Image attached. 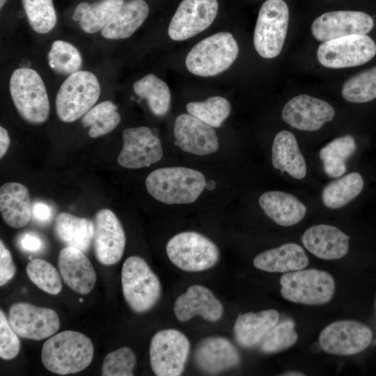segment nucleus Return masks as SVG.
<instances>
[{"mask_svg":"<svg viewBox=\"0 0 376 376\" xmlns=\"http://www.w3.org/2000/svg\"><path fill=\"white\" fill-rule=\"evenodd\" d=\"M16 272L10 252L0 240V285L3 286L10 281Z\"/></svg>","mask_w":376,"mask_h":376,"instance_id":"obj_44","label":"nucleus"},{"mask_svg":"<svg viewBox=\"0 0 376 376\" xmlns=\"http://www.w3.org/2000/svg\"><path fill=\"white\" fill-rule=\"evenodd\" d=\"M297 339L295 322L285 320L269 331L262 340L260 348L265 353H276L292 347Z\"/></svg>","mask_w":376,"mask_h":376,"instance_id":"obj_41","label":"nucleus"},{"mask_svg":"<svg viewBox=\"0 0 376 376\" xmlns=\"http://www.w3.org/2000/svg\"><path fill=\"white\" fill-rule=\"evenodd\" d=\"M82 301H83V299H79V301H80V302H81Z\"/></svg>","mask_w":376,"mask_h":376,"instance_id":"obj_51","label":"nucleus"},{"mask_svg":"<svg viewBox=\"0 0 376 376\" xmlns=\"http://www.w3.org/2000/svg\"><path fill=\"white\" fill-rule=\"evenodd\" d=\"M29 279L42 291L58 295L62 289V283L57 269L49 262L35 258L29 262L26 267Z\"/></svg>","mask_w":376,"mask_h":376,"instance_id":"obj_40","label":"nucleus"},{"mask_svg":"<svg viewBox=\"0 0 376 376\" xmlns=\"http://www.w3.org/2000/svg\"><path fill=\"white\" fill-rule=\"evenodd\" d=\"M363 187L362 176L356 172L349 173L324 187L322 192V202L331 209L342 207L357 197Z\"/></svg>","mask_w":376,"mask_h":376,"instance_id":"obj_34","label":"nucleus"},{"mask_svg":"<svg viewBox=\"0 0 376 376\" xmlns=\"http://www.w3.org/2000/svg\"><path fill=\"white\" fill-rule=\"evenodd\" d=\"M214 186H215L214 182L210 181V182H206L205 188L208 189H212L214 187Z\"/></svg>","mask_w":376,"mask_h":376,"instance_id":"obj_49","label":"nucleus"},{"mask_svg":"<svg viewBox=\"0 0 376 376\" xmlns=\"http://www.w3.org/2000/svg\"><path fill=\"white\" fill-rule=\"evenodd\" d=\"M375 54L376 45L366 35H351L323 42L317 51L318 61L329 68L358 66Z\"/></svg>","mask_w":376,"mask_h":376,"instance_id":"obj_11","label":"nucleus"},{"mask_svg":"<svg viewBox=\"0 0 376 376\" xmlns=\"http://www.w3.org/2000/svg\"><path fill=\"white\" fill-rule=\"evenodd\" d=\"M58 267L64 283L77 293H89L96 283V273L90 260L81 250L71 246L62 249Z\"/></svg>","mask_w":376,"mask_h":376,"instance_id":"obj_22","label":"nucleus"},{"mask_svg":"<svg viewBox=\"0 0 376 376\" xmlns=\"http://www.w3.org/2000/svg\"><path fill=\"white\" fill-rule=\"evenodd\" d=\"M0 212L3 221L10 227L25 226L32 215L27 187L17 182L3 184L0 189Z\"/></svg>","mask_w":376,"mask_h":376,"instance_id":"obj_24","label":"nucleus"},{"mask_svg":"<svg viewBox=\"0 0 376 376\" xmlns=\"http://www.w3.org/2000/svg\"><path fill=\"white\" fill-rule=\"evenodd\" d=\"M374 26L367 13L353 10H337L322 14L312 23L315 39L326 42L351 35H366Z\"/></svg>","mask_w":376,"mask_h":376,"instance_id":"obj_17","label":"nucleus"},{"mask_svg":"<svg viewBox=\"0 0 376 376\" xmlns=\"http://www.w3.org/2000/svg\"><path fill=\"white\" fill-rule=\"evenodd\" d=\"M20 350L18 335L10 326L2 310L0 311V357L10 360L17 357Z\"/></svg>","mask_w":376,"mask_h":376,"instance_id":"obj_43","label":"nucleus"},{"mask_svg":"<svg viewBox=\"0 0 376 376\" xmlns=\"http://www.w3.org/2000/svg\"><path fill=\"white\" fill-rule=\"evenodd\" d=\"M123 3L124 0H100L93 3L82 2L76 6L72 19L79 22L84 31L94 33L104 28Z\"/></svg>","mask_w":376,"mask_h":376,"instance_id":"obj_31","label":"nucleus"},{"mask_svg":"<svg viewBox=\"0 0 376 376\" xmlns=\"http://www.w3.org/2000/svg\"><path fill=\"white\" fill-rule=\"evenodd\" d=\"M8 320L19 336L35 340L53 336L60 327L59 318L55 311L26 302L11 305Z\"/></svg>","mask_w":376,"mask_h":376,"instance_id":"obj_13","label":"nucleus"},{"mask_svg":"<svg viewBox=\"0 0 376 376\" xmlns=\"http://www.w3.org/2000/svg\"><path fill=\"white\" fill-rule=\"evenodd\" d=\"M238 53V45L232 34L219 32L198 42L188 53L185 64L195 75L212 77L229 68Z\"/></svg>","mask_w":376,"mask_h":376,"instance_id":"obj_5","label":"nucleus"},{"mask_svg":"<svg viewBox=\"0 0 376 376\" xmlns=\"http://www.w3.org/2000/svg\"><path fill=\"white\" fill-rule=\"evenodd\" d=\"M148 13V6L144 0L124 1L101 30V34L111 40L127 38L142 25Z\"/></svg>","mask_w":376,"mask_h":376,"instance_id":"obj_26","label":"nucleus"},{"mask_svg":"<svg viewBox=\"0 0 376 376\" xmlns=\"http://www.w3.org/2000/svg\"><path fill=\"white\" fill-rule=\"evenodd\" d=\"M166 254L178 268L189 272L208 269L219 259L217 245L201 233L186 231L176 234L167 242Z\"/></svg>","mask_w":376,"mask_h":376,"instance_id":"obj_8","label":"nucleus"},{"mask_svg":"<svg viewBox=\"0 0 376 376\" xmlns=\"http://www.w3.org/2000/svg\"><path fill=\"white\" fill-rule=\"evenodd\" d=\"M190 350L187 337L173 329H163L151 338L149 355L153 373L157 376H178L185 367Z\"/></svg>","mask_w":376,"mask_h":376,"instance_id":"obj_10","label":"nucleus"},{"mask_svg":"<svg viewBox=\"0 0 376 376\" xmlns=\"http://www.w3.org/2000/svg\"><path fill=\"white\" fill-rule=\"evenodd\" d=\"M9 89L14 105L24 120L41 124L47 120L49 98L44 82L36 70L16 69L10 77Z\"/></svg>","mask_w":376,"mask_h":376,"instance_id":"obj_3","label":"nucleus"},{"mask_svg":"<svg viewBox=\"0 0 376 376\" xmlns=\"http://www.w3.org/2000/svg\"><path fill=\"white\" fill-rule=\"evenodd\" d=\"M289 22V9L283 0H267L260 8L253 35L256 52L262 57H276L283 48Z\"/></svg>","mask_w":376,"mask_h":376,"instance_id":"obj_9","label":"nucleus"},{"mask_svg":"<svg viewBox=\"0 0 376 376\" xmlns=\"http://www.w3.org/2000/svg\"><path fill=\"white\" fill-rule=\"evenodd\" d=\"M202 173L186 167H164L151 172L146 180L148 193L165 204H186L196 201L205 189Z\"/></svg>","mask_w":376,"mask_h":376,"instance_id":"obj_2","label":"nucleus"},{"mask_svg":"<svg viewBox=\"0 0 376 376\" xmlns=\"http://www.w3.org/2000/svg\"><path fill=\"white\" fill-rule=\"evenodd\" d=\"M342 95L353 103L367 102L376 98V66L348 79L342 88Z\"/></svg>","mask_w":376,"mask_h":376,"instance_id":"obj_36","label":"nucleus"},{"mask_svg":"<svg viewBox=\"0 0 376 376\" xmlns=\"http://www.w3.org/2000/svg\"><path fill=\"white\" fill-rule=\"evenodd\" d=\"M121 284L126 303L136 313L150 311L161 296L158 277L146 260L137 256H130L124 262Z\"/></svg>","mask_w":376,"mask_h":376,"instance_id":"obj_4","label":"nucleus"},{"mask_svg":"<svg viewBox=\"0 0 376 376\" xmlns=\"http://www.w3.org/2000/svg\"><path fill=\"white\" fill-rule=\"evenodd\" d=\"M93 353V345L88 336L66 330L53 335L44 343L41 361L49 371L64 375L86 368L92 361Z\"/></svg>","mask_w":376,"mask_h":376,"instance_id":"obj_1","label":"nucleus"},{"mask_svg":"<svg viewBox=\"0 0 376 376\" xmlns=\"http://www.w3.org/2000/svg\"><path fill=\"white\" fill-rule=\"evenodd\" d=\"M54 232L57 239L66 246L75 247L86 253L93 243L94 224L88 218L61 212L55 219Z\"/></svg>","mask_w":376,"mask_h":376,"instance_id":"obj_30","label":"nucleus"},{"mask_svg":"<svg viewBox=\"0 0 376 376\" xmlns=\"http://www.w3.org/2000/svg\"><path fill=\"white\" fill-rule=\"evenodd\" d=\"M93 221V246L96 259L104 265L117 263L123 255L126 242L120 221L111 210L104 208L95 213Z\"/></svg>","mask_w":376,"mask_h":376,"instance_id":"obj_15","label":"nucleus"},{"mask_svg":"<svg viewBox=\"0 0 376 376\" xmlns=\"http://www.w3.org/2000/svg\"><path fill=\"white\" fill-rule=\"evenodd\" d=\"M50 68L57 74L70 75L79 71L82 58L79 51L72 44L56 40L47 55Z\"/></svg>","mask_w":376,"mask_h":376,"instance_id":"obj_38","label":"nucleus"},{"mask_svg":"<svg viewBox=\"0 0 376 376\" xmlns=\"http://www.w3.org/2000/svg\"><path fill=\"white\" fill-rule=\"evenodd\" d=\"M279 319V313L275 309L239 314L233 327L236 341L244 347L256 345L278 323Z\"/></svg>","mask_w":376,"mask_h":376,"instance_id":"obj_28","label":"nucleus"},{"mask_svg":"<svg viewBox=\"0 0 376 376\" xmlns=\"http://www.w3.org/2000/svg\"><path fill=\"white\" fill-rule=\"evenodd\" d=\"M258 202L265 214L282 226L297 224L306 212V206L297 197L283 191H267L260 196Z\"/></svg>","mask_w":376,"mask_h":376,"instance_id":"obj_27","label":"nucleus"},{"mask_svg":"<svg viewBox=\"0 0 376 376\" xmlns=\"http://www.w3.org/2000/svg\"><path fill=\"white\" fill-rule=\"evenodd\" d=\"M100 95V86L93 73L79 70L69 75L56 94L57 116L65 123L77 120L93 107Z\"/></svg>","mask_w":376,"mask_h":376,"instance_id":"obj_6","label":"nucleus"},{"mask_svg":"<svg viewBox=\"0 0 376 376\" xmlns=\"http://www.w3.org/2000/svg\"><path fill=\"white\" fill-rule=\"evenodd\" d=\"M30 26L34 31L45 34L51 31L57 21L52 0H21Z\"/></svg>","mask_w":376,"mask_h":376,"instance_id":"obj_39","label":"nucleus"},{"mask_svg":"<svg viewBox=\"0 0 376 376\" xmlns=\"http://www.w3.org/2000/svg\"><path fill=\"white\" fill-rule=\"evenodd\" d=\"M356 150L353 136L346 135L335 139L319 152L325 173L331 178L342 176L346 171L345 161Z\"/></svg>","mask_w":376,"mask_h":376,"instance_id":"obj_33","label":"nucleus"},{"mask_svg":"<svg viewBox=\"0 0 376 376\" xmlns=\"http://www.w3.org/2000/svg\"><path fill=\"white\" fill-rule=\"evenodd\" d=\"M18 244L21 249L26 252L36 253L42 250L43 241L36 233H24L20 235Z\"/></svg>","mask_w":376,"mask_h":376,"instance_id":"obj_45","label":"nucleus"},{"mask_svg":"<svg viewBox=\"0 0 376 376\" xmlns=\"http://www.w3.org/2000/svg\"><path fill=\"white\" fill-rule=\"evenodd\" d=\"M175 144L182 150L197 155L217 152L219 141L213 127L191 114L178 116L174 124Z\"/></svg>","mask_w":376,"mask_h":376,"instance_id":"obj_19","label":"nucleus"},{"mask_svg":"<svg viewBox=\"0 0 376 376\" xmlns=\"http://www.w3.org/2000/svg\"><path fill=\"white\" fill-rule=\"evenodd\" d=\"M188 113L212 127H219L228 117L231 107L224 97L214 96L203 102H191L187 104Z\"/></svg>","mask_w":376,"mask_h":376,"instance_id":"obj_37","label":"nucleus"},{"mask_svg":"<svg viewBox=\"0 0 376 376\" xmlns=\"http://www.w3.org/2000/svg\"><path fill=\"white\" fill-rule=\"evenodd\" d=\"M173 311L180 322L198 315L208 322H214L222 317L224 308L209 288L201 285H192L176 299Z\"/></svg>","mask_w":376,"mask_h":376,"instance_id":"obj_20","label":"nucleus"},{"mask_svg":"<svg viewBox=\"0 0 376 376\" xmlns=\"http://www.w3.org/2000/svg\"><path fill=\"white\" fill-rule=\"evenodd\" d=\"M281 375L283 376H304L305 375L303 373L296 370H290L288 372H285Z\"/></svg>","mask_w":376,"mask_h":376,"instance_id":"obj_48","label":"nucleus"},{"mask_svg":"<svg viewBox=\"0 0 376 376\" xmlns=\"http://www.w3.org/2000/svg\"><path fill=\"white\" fill-rule=\"evenodd\" d=\"M218 8L217 0H182L170 22L169 37L180 41L195 36L212 24Z\"/></svg>","mask_w":376,"mask_h":376,"instance_id":"obj_14","label":"nucleus"},{"mask_svg":"<svg viewBox=\"0 0 376 376\" xmlns=\"http://www.w3.org/2000/svg\"><path fill=\"white\" fill-rule=\"evenodd\" d=\"M136 362L135 354L130 348L127 347H120L106 355L102 366V375H133Z\"/></svg>","mask_w":376,"mask_h":376,"instance_id":"obj_42","label":"nucleus"},{"mask_svg":"<svg viewBox=\"0 0 376 376\" xmlns=\"http://www.w3.org/2000/svg\"><path fill=\"white\" fill-rule=\"evenodd\" d=\"M272 162L274 169L287 172L295 179H302L306 174V164L295 136L282 130L276 134L272 147Z\"/></svg>","mask_w":376,"mask_h":376,"instance_id":"obj_29","label":"nucleus"},{"mask_svg":"<svg viewBox=\"0 0 376 376\" xmlns=\"http://www.w3.org/2000/svg\"><path fill=\"white\" fill-rule=\"evenodd\" d=\"M280 283L283 298L308 306L329 302L335 292L333 276L329 272L318 269L286 272L281 276Z\"/></svg>","mask_w":376,"mask_h":376,"instance_id":"obj_7","label":"nucleus"},{"mask_svg":"<svg viewBox=\"0 0 376 376\" xmlns=\"http://www.w3.org/2000/svg\"><path fill=\"white\" fill-rule=\"evenodd\" d=\"M123 147L118 157L120 166L139 169L155 164L163 156L161 141L148 127L127 128L123 132Z\"/></svg>","mask_w":376,"mask_h":376,"instance_id":"obj_16","label":"nucleus"},{"mask_svg":"<svg viewBox=\"0 0 376 376\" xmlns=\"http://www.w3.org/2000/svg\"><path fill=\"white\" fill-rule=\"evenodd\" d=\"M32 214L37 221L45 222L51 217V210L47 205L42 203H37L32 207Z\"/></svg>","mask_w":376,"mask_h":376,"instance_id":"obj_46","label":"nucleus"},{"mask_svg":"<svg viewBox=\"0 0 376 376\" xmlns=\"http://www.w3.org/2000/svg\"><path fill=\"white\" fill-rule=\"evenodd\" d=\"M117 106L107 100L92 107L82 118L84 127H89L88 134L91 138L105 135L114 130L120 121Z\"/></svg>","mask_w":376,"mask_h":376,"instance_id":"obj_35","label":"nucleus"},{"mask_svg":"<svg viewBox=\"0 0 376 376\" xmlns=\"http://www.w3.org/2000/svg\"><path fill=\"white\" fill-rule=\"evenodd\" d=\"M196 364L203 372L216 374L237 366L240 356L235 345L222 336L203 339L194 352Z\"/></svg>","mask_w":376,"mask_h":376,"instance_id":"obj_21","label":"nucleus"},{"mask_svg":"<svg viewBox=\"0 0 376 376\" xmlns=\"http://www.w3.org/2000/svg\"><path fill=\"white\" fill-rule=\"evenodd\" d=\"M6 1V0H0V8H3V6H4Z\"/></svg>","mask_w":376,"mask_h":376,"instance_id":"obj_50","label":"nucleus"},{"mask_svg":"<svg viewBox=\"0 0 376 376\" xmlns=\"http://www.w3.org/2000/svg\"><path fill=\"white\" fill-rule=\"evenodd\" d=\"M373 332L366 324L352 320H338L324 327L319 335L322 349L331 354L349 356L366 349Z\"/></svg>","mask_w":376,"mask_h":376,"instance_id":"obj_12","label":"nucleus"},{"mask_svg":"<svg viewBox=\"0 0 376 376\" xmlns=\"http://www.w3.org/2000/svg\"><path fill=\"white\" fill-rule=\"evenodd\" d=\"M136 95L145 99L151 112L157 116H165L170 109L171 93L168 85L155 75H146L133 84Z\"/></svg>","mask_w":376,"mask_h":376,"instance_id":"obj_32","label":"nucleus"},{"mask_svg":"<svg viewBox=\"0 0 376 376\" xmlns=\"http://www.w3.org/2000/svg\"><path fill=\"white\" fill-rule=\"evenodd\" d=\"M334 108L327 102L308 95L292 97L282 110L283 120L304 131H315L334 117Z\"/></svg>","mask_w":376,"mask_h":376,"instance_id":"obj_18","label":"nucleus"},{"mask_svg":"<svg viewBox=\"0 0 376 376\" xmlns=\"http://www.w3.org/2000/svg\"><path fill=\"white\" fill-rule=\"evenodd\" d=\"M309 259L304 250L295 243H286L277 248L266 250L253 259L256 268L267 272L286 273L308 266Z\"/></svg>","mask_w":376,"mask_h":376,"instance_id":"obj_25","label":"nucleus"},{"mask_svg":"<svg viewBox=\"0 0 376 376\" xmlns=\"http://www.w3.org/2000/svg\"><path fill=\"white\" fill-rule=\"evenodd\" d=\"M10 146V138L7 130L0 127V157L2 158Z\"/></svg>","mask_w":376,"mask_h":376,"instance_id":"obj_47","label":"nucleus"},{"mask_svg":"<svg viewBox=\"0 0 376 376\" xmlns=\"http://www.w3.org/2000/svg\"><path fill=\"white\" fill-rule=\"evenodd\" d=\"M306 249L315 256L324 260H337L349 250L348 237L338 228L318 224L309 227L301 236Z\"/></svg>","mask_w":376,"mask_h":376,"instance_id":"obj_23","label":"nucleus"}]
</instances>
